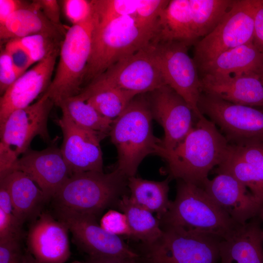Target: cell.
Listing matches in <instances>:
<instances>
[{
  "label": "cell",
  "instance_id": "1",
  "mask_svg": "<svg viewBox=\"0 0 263 263\" xmlns=\"http://www.w3.org/2000/svg\"><path fill=\"white\" fill-rule=\"evenodd\" d=\"M229 147L216 126L204 116L175 148L163 149L160 156L167 163L170 179L202 187L209 172L224 161Z\"/></svg>",
  "mask_w": 263,
  "mask_h": 263
},
{
  "label": "cell",
  "instance_id": "2",
  "mask_svg": "<svg viewBox=\"0 0 263 263\" xmlns=\"http://www.w3.org/2000/svg\"><path fill=\"white\" fill-rule=\"evenodd\" d=\"M147 94L135 96L113 120L109 133L117 152L116 169L128 178L134 176L142 160L150 154L160 156L162 139L153 132V119Z\"/></svg>",
  "mask_w": 263,
  "mask_h": 263
},
{
  "label": "cell",
  "instance_id": "3",
  "mask_svg": "<svg viewBox=\"0 0 263 263\" xmlns=\"http://www.w3.org/2000/svg\"><path fill=\"white\" fill-rule=\"evenodd\" d=\"M158 32L159 25L142 23L132 16L121 17L96 27L84 76L85 87L120 59L152 43Z\"/></svg>",
  "mask_w": 263,
  "mask_h": 263
},
{
  "label": "cell",
  "instance_id": "4",
  "mask_svg": "<svg viewBox=\"0 0 263 263\" xmlns=\"http://www.w3.org/2000/svg\"><path fill=\"white\" fill-rule=\"evenodd\" d=\"M178 181L175 198L159 220L161 227H174L223 239L240 225L233 221L203 188Z\"/></svg>",
  "mask_w": 263,
  "mask_h": 263
},
{
  "label": "cell",
  "instance_id": "5",
  "mask_svg": "<svg viewBox=\"0 0 263 263\" xmlns=\"http://www.w3.org/2000/svg\"><path fill=\"white\" fill-rule=\"evenodd\" d=\"M128 178L116 168L74 173L52 199L55 208L97 217L126 194Z\"/></svg>",
  "mask_w": 263,
  "mask_h": 263
},
{
  "label": "cell",
  "instance_id": "6",
  "mask_svg": "<svg viewBox=\"0 0 263 263\" xmlns=\"http://www.w3.org/2000/svg\"><path fill=\"white\" fill-rule=\"evenodd\" d=\"M97 21L93 13L86 21L73 25L66 32L59 50V59L51 83L44 92L57 106L65 99L78 95L84 88Z\"/></svg>",
  "mask_w": 263,
  "mask_h": 263
},
{
  "label": "cell",
  "instance_id": "7",
  "mask_svg": "<svg viewBox=\"0 0 263 263\" xmlns=\"http://www.w3.org/2000/svg\"><path fill=\"white\" fill-rule=\"evenodd\" d=\"M161 228L157 240L141 244L135 250L137 263H217L220 260L221 238L174 227Z\"/></svg>",
  "mask_w": 263,
  "mask_h": 263
},
{
  "label": "cell",
  "instance_id": "8",
  "mask_svg": "<svg viewBox=\"0 0 263 263\" xmlns=\"http://www.w3.org/2000/svg\"><path fill=\"white\" fill-rule=\"evenodd\" d=\"M55 105L44 93L37 101L11 113L0 124V179L10 171L19 156L28 149L33 138L39 136L51 141L47 122Z\"/></svg>",
  "mask_w": 263,
  "mask_h": 263
},
{
  "label": "cell",
  "instance_id": "9",
  "mask_svg": "<svg viewBox=\"0 0 263 263\" xmlns=\"http://www.w3.org/2000/svg\"><path fill=\"white\" fill-rule=\"evenodd\" d=\"M57 219L64 223L77 245L92 263H137L138 254L119 236L105 230L97 217L55 209Z\"/></svg>",
  "mask_w": 263,
  "mask_h": 263
},
{
  "label": "cell",
  "instance_id": "10",
  "mask_svg": "<svg viewBox=\"0 0 263 263\" xmlns=\"http://www.w3.org/2000/svg\"><path fill=\"white\" fill-rule=\"evenodd\" d=\"M257 0H235L219 24L194 44L197 69L227 50L253 41Z\"/></svg>",
  "mask_w": 263,
  "mask_h": 263
},
{
  "label": "cell",
  "instance_id": "11",
  "mask_svg": "<svg viewBox=\"0 0 263 263\" xmlns=\"http://www.w3.org/2000/svg\"><path fill=\"white\" fill-rule=\"evenodd\" d=\"M165 85L152 43L120 59L87 85L118 89L139 95Z\"/></svg>",
  "mask_w": 263,
  "mask_h": 263
},
{
  "label": "cell",
  "instance_id": "12",
  "mask_svg": "<svg viewBox=\"0 0 263 263\" xmlns=\"http://www.w3.org/2000/svg\"><path fill=\"white\" fill-rule=\"evenodd\" d=\"M198 107L218 127L229 144L263 141V108L235 104L204 92Z\"/></svg>",
  "mask_w": 263,
  "mask_h": 263
},
{
  "label": "cell",
  "instance_id": "13",
  "mask_svg": "<svg viewBox=\"0 0 263 263\" xmlns=\"http://www.w3.org/2000/svg\"><path fill=\"white\" fill-rule=\"evenodd\" d=\"M166 85L182 97L198 120L205 116L198 103L202 93L200 78L193 59L188 53L189 44L156 39L153 43Z\"/></svg>",
  "mask_w": 263,
  "mask_h": 263
},
{
  "label": "cell",
  "instance_id": "14",
  "mask_svg": "<svg viewBox=\"0 0 263 263\" xmlns=\"http://www.w3.org/2000/svg\"><path fill=\"white\" fill-rule=\"evenodd\" d=\"M148 94L153 119L164 129L163 147L171 150L194 127V113L184 99L167 85Z\"/></svg>",
  "mask_w": 263,
  "mask_h": 263
},
{
  "label": "cell",
  "instance_id": "15",
  "mask_svg": "<svg viewBox=\"0 0 263 263\" xmlns=\"http://www.w3.org/2000/svg\"><path fill=\"white\" fill-rule=\"evenodd\" d=\"M56 123L63 134L60 149L72 174L103 171L100 143L107 135L79 126L64 113Z\"/></svg>",
  "mask_w": 263,
  "mask_h": 263
},
{
  "label": "cell",
  "instance_id": "16",
  "mask_svg": "<svg viewBox=\"0 0 263 263\" xmlns=\"http://www.w3.org/2000/svg\"><path fill=\"white\" fill-rule=\"evenodd\" d=\"M22 171L33 180L45 194L52 199L72 175L56 143L42 150L28 149L11 168Z\"/></svg>",
  "mask_w": 263,
  "mask_h": 263
},
{
  "label": "cell",
  "instance_id": "17",
  "mask_svg": "<svg viewBox=\"0 0 263 263\" xmlns=\"http://www.w3.org/2000/svg\"><path fill=\"white\" fill-rule=\"evenodd\" d=\"M202 188L239 224L260 216L263 211V205L245 186L229 174L217 173L213 179H207Z\"/></svg>",
  "mask_w": 263,
  "mask_h": 263
},
{
  "label": "cell",
  "instance_id": "18",
  "mask_svg": "<svg viewBox=\"0 0 263 263\" xmlns=\"http://www.w3.org/2000/svg\"><path fill=\"white\" fill-rule=\"evenodd\" d=\"M68 228L42 212L31 223L27 235L29 253L37 263H64L70 256Z\"/></svg>",
  "mask_w": 263,
  "mask_h": 263
},
{
  "label": "cell",
  "instance_id": "19",
  "mask_svg": "<svg viewBox=\"0 0 263 263\" xmlns=\"http://www.w3.org/2000/svg\"><path fill=\"white\" fill-rule=\"evenodd\" d=\"M59 51L37 63L11 85L0 98V124L13 112L31 105L51 83Z\"/></svg>",
  "mask_w": 263,
  "mask_h": 263
},
{
  "label": "cell",
  "instance_id": "20",
  "mask_svg": "<svg viewBox=\"0 0 263 263\" xmlns=\"http://www.w3.org/2000/svg\"><path fill=\"white\" fill-rule=\"evenodd\" d=\"M215 171L234 176L263 205V141L229 144L225 159Z\"/></svg>",
  "mask_w": 263,
  "mask_h": 263
},
{
  "label": "cell",
  "instance_id": "21",
  "mask_svg": "<svg viewBox=\"0 0 263 263\" xmlns=\"http://www.w3.org/2000/svg\"><path fill=\"white\" fill-rule=\"evenodd\" d=\"M202 92L238 105L263 107V85L258 74L203 75Z\"/></svg>",
  "mask_w": 263,
  "mask_h": 263
},
{
  "label": "cell",
  "instance_id": "22",
  "mask_svg": "<svg viewBox=\"0 0 263 263\" xmlns=\"http://www.w3.org/2000/svg\"><path fill=\"white\" fill-rule=\"evenodd\" d=\"M261 217L240 225L220 244V263H263Z\"/></svg>",
  "mask_w": 263,
  "mask_h": 263
},
{
  "label": "cell",
  "instance_id": "23",
  "mask_svg": "<svg viewBox=\"0 0 263 263\" xmlns=\"http://www.w3.org/2000/svg\"><path fill=\"white\" fill-rule=\"evenodd\" d=\"M9 193L13 214L19 224L35 220L42 213L48 201L43 192L28 175L19 170H13L0 179Z\"/></svg>",
  "mask_w": 263,
  "mask_h": 263
},
{
  "label": "cell",
  "instance_id": "24",
  "mask_svg": "<svg viewBox=\"0 0 263 263\" xmlns=\"http://www.w3.org/2000/svg\"><path fill=\"white\" fill-rule=\"evenodd\" d=\"M263 65V51L252 42L227 50L198 69L203 75H258Z\"/></svg>",
  "mask_w": 263,
  "mask_h": 263
},
{
  "label": "cell",
  "instance_id": "25",
  "mask_svg": "<svg viewBox=\"0 0 263 263\" xmlns=\"http://www.w3.org/2000/svg\"><path fill=\"white\" fill-rule=\"evenodd\" d=\"M65 33L49 21L36 0L16 11L0 24L1 40L20 38L40 33L65 35Z\"/></svg>",
  "mask_w": 263,
  "mask_h": 263
},
{
  "label": "cell",
  "instance_id": "26",
  "mask_svg": "<svg viewBox=\"0 0 263 263\" xmlns=\"http://www.w3.org/2000/svg\"><path fill=\"white\" fill-rule=\"evenodd\" d=\"M157 39L189 45L197 39L194 33L189 0H171L161 13Z\"/></svg>",
  "mask_w": 263,
  "mask_h": 263
},
{
  "label": "cell",
  "instance_id": "27",
  "mask_svg": "<svg viewBox=\"0 0 263 263\" xmlns=\"http://www.w3.org/2000/svg\"><path fill=\"white\" fill-rule=\"evenodd\" d=\"M168 177L161 181H155L136 177L128 178L130 197L133 202L152 213H155L160 220L167 212L171 201L169 199Z\"/></svg>",
  "mask_w": 263,
  "mask_h": 263
},
{
  "label": "cell",
  "instance_id": "28",
  "mask_svg": "<svg viewBox=\"0 0 263 263\" xmlns=\"http://www.w3.org/2000/svg\"><path fill=\"white\" fill-rule=\"evenodd\" d=\"M116 206L126 215L131 230V237L142 244L152 243L161 235L162 229L153 213L138 205L129 195H123Z\"/></svg>",
  "mask_w": 263,
  "mask_h": 263
},
{
  "label": "cell",
  "instance_id": "29",
  "mask_svg": "<svg viewBox=\"0 0 263 263\" xmlns=\"http://www.w3.org/2000/svg\"><path fill=\"white\" fill-rule=\"evenodd\" d=\"M77 95L93 106L102 115L113 120L137 95L118 89L87 85Z\"/></svg>",
  "mask_w": 263,
  "mask_h": 263
},
{
  "label": "cell",
  "instance_id": "30",
  "mask_svg": "<svg viewBox=\"0 0 263 263\" xmlns=\"http://www.w3.org/2000/svg\"><path fill=\"white\" fill-rule=\"evenodd\" d=\"M235 0H189L197 39L206 36L219 24Z\"/></svg>",
  "mask_w": 263,
  "mask_h": 263
},
{
  "label": "cell",
  "instance_id": "31",
  "mask_svg": "<svg viewBox=\"0 0 263 263\" xmlns=\"http://www.w3.org/2000/svg\"><path fill=\"white\" fill-rule=\"evenodd\" d=\"M58 106L77 125L109 135L113 120L102 115L78 95L65 99Z\"/></svg>",
  "mask_w": 263,
  "mask_h": 263
},
{
  "label": "cell",
  "instance_id": "32",
  "mask_svg": "<svg viewBox=\"0 0 263 263\" xmlns=\"http://www.w3.org/2000/svg\"><path fill=\"white\" fill-rule=\"evenodd\" d=\"M63 36L60 34L40 33L17 39L27 51L34 64L59 51Z\"/></svg>",
  "mask_w": 263,
  "mask_h": 263
},
{
  "label": "cell",
  "instance_id": "33",
  "mask_svg": "<svg viewBox=\"0 0 263 263\" xmlns=\"http://www.w3.org/2000/svg\"><path fill=\"white\" fill-rule=\"evenodd\" d=\"M139 0H94L93 10L97 25L102 26L109 21L125 16H134Z\"/></svg>",
  "mask_w": 263,
  "mask_h": 263
},
{
  "label": "cell",
  "instance_id": "34",
  "mask_svg": "<svg viewBox=\"0 0 263 263\" xmlns=\"http://www.w3.org/2000/svg\"><path fill=\"white\" fill-rule=\"evenodd\" d=\"M169 1L166 0H139L134 17L142 23L159 25L160 16Z\"/></svg>",
  "mask_w": 263,
  "mask_h": 263
},
{
  "label": "cell",
  "instance_id": "35",
  "mask_svg": "<svg viewBox=\"0 0 263 263\" xmlns=\"http://www.w3.org/2000/svg\"><path fill=\"white\" fill-rule=\"evenodd\" d=\"M63 10L68 19L76 25L87 20L93 13L92 0H62Z\"/></svg>",
  "mask_w": 263,
  "mask_h": 263
},
{
  "label": "cell",
  "instance_id": "36",
  "mask_svg": "<svg viewBox=\"0 0 263 263\" xmlns=\"http://www.w3.org/2000/svg\"><path fill=\"white\" fill-rule=\"evenodd\" d=\"M100 225L108 233L117 236L131 237V230L127 217L122 212L110 210L100 220Z\"/></svg>",
  "mask_w": 263,
  "mask_h": 263
},
{
  "label": "cell",
  "instance_id": "37",
  "mask_svg": "<svg viewBox=\"0 0 263 263\" xmlns=\"http://www.w3.org/2000/svg\"><path fill=\"white\" fill-rule=\"evenodd\" d=\"M4 49L10 56L19 76L33 64L28 53L17 39L8 40Z\"/></svg>",
  "mask_w": 263,
  "mask_h": 263
},
{
  "label": "cell",
  "instance_id": "38",
  "mask_svg": "<svg viewBox=\"0 0 263 263\" xmlns=\"http://www.w3.org/2000/svg\"><path fill=\"white\" fill-rule=\"evenodd\" d=\"M21 238L0 241V263H26L27 253L23 252Z\"/></svg>",
  "mask_w": 263,
  "mask_h": 263
},
{
  "label": "cell",
  "instance_id": "39",
  "mask_svg": "<svg viewBox=\"0 0 263 263\" xmlns=\"http://www.w3.org/2000/svg\"><path fill=\"white\" fill-rule=\"evenodd\" d=\"M7 53L4 49L0 54V93L2 95L19 77Z\"/></svg>",
  "mask_w": 263,
  "mask_h": 263
},
{
  "label": "cell",
  "instance_id": "40",
  "mask_svg": "<svg viewBox=\"0 0 263 263\" xmlns=\"http://www.w3.org/2000/svg\"><path fill=\"white\" fill-rule=\"evenodd\" d=\"M36 1L49 21L63 31L60 19V10L59 2L56 0H36Z\"/></svg>",
  "mask_w": 263,
  "mask_h": 263
},
{
  "label": "cell",
  "instance_id": "41",
  "mask_svg": "<svg viewBox=\"0 0 263 263\" xmlns=\"http://www.w3.org/2000/svg\"><path fill=\"white\" fill-rule=\"evenodd\" d=\"M253 42L263 51V0H257L254 17Z\"/></svg>",
  "mask_w": 263,
  "mask_h": 263
},
{
  "label": "cell",
  "instance_id": "42",
  "mask_svg": "<svg viewBox=\"0 0 263 263\" xmlns=\"http://www.w3.org/2000/svg\"><path fill=\"white\" fill-rule=\"evenodd\" d=\"M30 3L21 0H0V24L16 11L28 6Z\"/></svg>",
  "mask_w": 263,
  "mask_h": 263
},
{
  "label": "cell",
  "instance_id": "43",
  "mask_svg": "<svg viewBox=\"0 0 263 263\" xmlns=\"http://www.w3.org/2000/svg\"><path fill=\"white\" fill-rule=\"evenodd\" d=\"M0 210L7 215H14L13 206L9 193L5 186L1 182H0Z\"/></svg>",
  "mask_w": 263,
  "mask_h": 263
},
{
  "label": "cell",
  "instance_id": "44",
  "mask_svg": "<svg viewBox=\"0 0 263 263\" xmlns=\"http://www.w3.org/2000/svg\"><path fill=\"white\" fill-rule=\"evenodd\" d=\"M37 263L32 255L29 253H27V263Z\"/></svg>",
  "mask_w": 263,
  "mask_h": 263
},
{
  "label": "cell",
  "instance_id": "45",
  "mask_svg": "<svg viewBox=\"0 0 263 263\" xmlns=\"http://www.w3.org/2000/svg\"><path fill=\"white\" fill-rule=\"evenodd\" d=\"M258 75L260 78V80L263 85V65L259 72Z\"/></svg>",
  "mask_w": 263,
  "mask_h": 263
},
{
  "label": "cell",
  "instance_id": "46",
  "mask_svg": "<svg viewBox=\"0 0 263 263\" xmlns=\"http://www.w3.org/2000/svg\"><path fill=\"white\" fill-rule=\"evenodd\" d=\"M260 217H261L262 221L263 222V211L262 212L261 215H260Z\"/></svg>",
  "mask_w": 263,
  "mask_h": 263
}]
</instances>
